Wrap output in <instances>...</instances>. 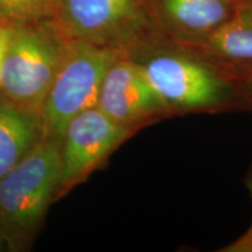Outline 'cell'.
Returning <instances> with one entry per match:
<instances>
[{"instance_id": "cell-2", "label": "cell", "mask_w": 252, "mask_h": 252, "mask_svg": "<svg viewBox=\"0 0 252 252\" xmlns=\"http://www.w3.org/2000/svg\"><path fill=\"white\" fill-rule=\"evenodd\" d=\"M61 140L46 138L0 178V248L31 247L55 200Z\"/></svg>"}, {"instance_id": "cell-9", "label": "cell", "mask_w": 252, "mask_h": 252, "mask_svg": "<svg viewBox=\"0 0 252 252\" xmlns=\"http://www.w3.org/2000/svg\"><path fill=\"white\" fill-rule=\"evenodd\" d=\"M189 48L212 60L237 81L252 72V0H237L228 20Z\"/></svg>"}, {"instance_id": "cell-11", "label": "cell", "mask_w": 252, "mask_h": 252, "mask_svg": "<svg viewBox=\"0 0 252 252\" xmlns=\"http://www.w3.org/2000/svg\"><path fill=\"white\" fill-rule=\"evenodd\" d=\"M60 0H0V25L40 24L54 20Z\"/></svg>"}, {"instance_id": "cell-14", "label": "cell", "mask_w": 252, "mask_h": 252, "mask_svg": "<svg viewBox=\"0 0 252 252\" xmlns=\"http://www.w3.org/2000/svg\"><path fill=\"white\" fill-rule=\"evenodd\" d=\"M239 83H241V87L244 91L245 97H247V99L249 100V103H250L252 108V72L247 75L244 78H242V80L239 81Z\"/></svg>"}, {"instance_id": "cell-5", "label": "cell", "mask_w": 252, "mask_h": 252, "mask_svg": "<svg viewBox=\"0 0 252 252\" xmlns=\"http://www.w3.org/2000/svg\"><path fill=\"white\" fill-rule=\"evenodd\" d=\"M121 55L117 49L68 39L61 67L41 109L47 138L62 140L72 118L97 106L103 78Z\"/></svg>"}, {"instance_id": "cell-13", "label": "cell", "mask_w": 252, "mask_h": 252, "mask_svg": "<svg viewBox=\"0 0 252 252\" xmlns=\"http://www.w3.org/2000/svg\"><path fill=\"white\" fill-rule=\"evenodd\" d=\"M9 37H11V27L0 25V87H1L2 67H4V60L6 52H7Z\"/></svg>"}, {"instance_id": "cell-3", "label": "cell", "mask_w": 252, "mask_h": 252, "mask_svg": "<svg viewBox=\"0 0 252 252\" xmlns=\"http://www.w3.org/2000/svg\"><path fill=\"white\" fill-rule=\"evenodd\" d=\"M68 39L53 21L11 27L0 91L41 112L67 48Z\"/></svg>"}, {"instance_id": "cell-12", "label": "cell", "mask_w": 252, "mask_h": 252, "mask_svg": "<svg viewBox=\"0 0 252 252\" xmlns=\"http://www.w3.org/2000/svg\"><path fill=\"white\" fill-rule=\"evenodd\" d=\"M245 186H247L249 194L252 198V163L248 174L245 176ZM222 252H252V223L247 231L241 237H238L231 244L226 245L225 248L220 249Z\"/></svg>"}, {"instance_id": "cell-10", "label": "cell", "mask_w": 252, "mask_h": 252, "mask_svg": "<svg viewBox=\"0 0 252 252\" xmlns=\"http://www.w3.org/2000/svg\"><path fill=\"white\" fill-rule=\"evenodd\" d=\"M47 138L41 112L0 91V178Z\"/></svg>"}, {"instance_id": "cell-7", "label": "cell", "mask_w": 252, "mask_h": 252, "mask_svg": "<svg viewBox=\"0 0 252 252\" xmlns=\"http://www.w3.org/2000/svg\"><path fill=\"white\" fill-rule=\"evenodd\" d=\"M97 108L134 132L172 118L137 63L123 55L113 61L103 78Z\"/></svg>"}, {"instance_id": "cell-6", "label": "cell", "mask_w": 252, "mask_h": 252, "mask_svg": "<svg viewBox=\"0 0 252 252\" xmlns=\"http://www.w3.org/2000/svg\"><path fill=\"white\" fill-rule=\"evenodd\" d=\"M135 133L112 121L97 106L78 113L68 123L61 140L55 200L102 168L110 157Z\"/></svg>"}, {"instance_id": "cell-1", "label": "cell", "mask_w": 252, "mask_h": 252, "mask_svg": "<svg viewBox=\"0 0 252 252\" xmlns=\"http://www.w3.org/2000/svg\"><path fill=\"white\" fill-rule=\"evenodd\" d=\"M123 56L137 63L171 117L252 110L239 81L201 53L173 42L161 32Z\"/></svg>"}, {"instance_id": "cell-4", "label": "cell", "mask_w": 252, "mask_h": 252, "mask_svg": "<svg viewBox=\"0 0 252 252\" xmlns=\"http://www.w3.org/2000/svg\"><path fill=\"white\" fill-rule=\"evenodd\" d=\"M53 23L67 39L117 49L122 55L161 32L150 0H60Z\"/></svg>"}, {"instance_id": "cell-8", "label": "cell", "mask_w": 252, "mask_h": 252, "mask_svg": "<svg viewBox=\"0 0 252 252\" xmlns=\"http://www.w3.org/2000/svg\"><path fill=\"white\" fill-rule=\"evenodd\" d=\"M237 0H150L157 26L173 42L194 47L234 12Z\"/></svg>"}]
</instances>
